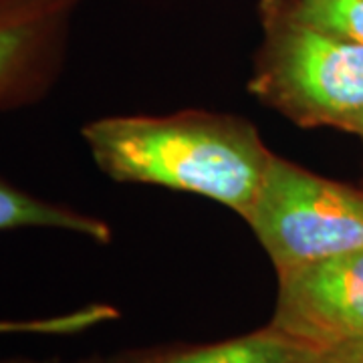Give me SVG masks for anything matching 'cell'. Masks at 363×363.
I'll return each instance as SVG.
<instances>
[{
    "label": "cell",
    "mask_w": 363,
    "mask_h": 363,
    "mask_svg": "<svg viewBox=\"0 0 363 363\" xmlns=\"http://www.w3.org/2000/svg\"><path fill=\"white\" fill-rule=\"evenodd\" d=\"M307 347L272 329L271 325L242 337L218 343L154 351L140 357H123V363H303Z\"/></svg>",
    "instance_id": "6"
},
{
    "label": "cell",
    "mask_w": 363,
    "mask_h": 363,
    "mask_svg": "<svg viewBox=\"0 0 363 363\" xmlns=\"http://www.w3.org/2000/svg\"><path fill=\"white\" fill-rule=\"evenodd\" d=\"M51 362H37V359H25V357H11V359H0V363H52Z\"/></svg>",
    "instance_id": "13"
},
{
    "label": "cell",
    "mask_w": 363,
    "mask_h": 363,
    "mask_svg": "<svg viewBox=\"0 0 363 363\" xmlns=\"http://www.w3.org/2000/svg\"><path fill=\"white\" fill-rule=\"evenodd\" d=\"M271 327L309 350L363 337V248L277 272Z\"/></svg>",
    "instance_id": "4"
},
{
    "label": "cell",
    "mask_w": 363,
    "mask_h": 363,
    "mask_svg": "<svg viewBox=\"0 0 363 363\" xmlns=\"http://www.w3.org/2000/svg\"><path fill=\"white\" fill-rule=\"evenodd\" d=\"M262 45L248 91L301 128L341 130L363 109V45L303 21L293 0L260 2Z\"/></svg>",
    "instance_id": "2"
},
{
    "label": "cell",
    "mask_w": 363,
    "mask_h": 363,
    "mask_svg": "<svg viewBox=\"0 0 363 363\" xmlns=\"http://www.w3.org/2000/svg\"><path fill=\"white\" fill-rule=\"evenodd\" d=\"M52 363H59L57 359ZM73 363H123V357H113V359H107V357H99V355H95V357H85V359H79V362Z\"/></svg>",
    "instance_id": "12"
},
{
    "label": "cell",
    "mask_w": 363,
    "mask_h": 363,
    "mask_svg": "<svg viewBox=\"0 0 363 363\" xmlns=\"http://www.w3.org/2000/svg\"><path fill=\"white\" fill-rule=\"evenodd\" d=\"M25 228H45L79 234L83 238L107 245L111 240V226L97 216L73 208L55 204L0 180V233Z\"/></svg>",
    "instance_id": "7"
},
{
    "label": "cell",
    "mask_w": 363,
    "mask_h": 363,
    "mask_svg": "<svg viewBox=\"0 0 363 363\" xmlns=\"http://www.w3.org/2000/svg\"><path fill=\"white\" fill-rule=\"evenodd\" d=\"M81 138L111 180L202 196L242 220L272 157L247 119L210 111L101 117Z\"/></svg>",
    "instance_id": "1"
},
{
    "label": "cell",
    "mask_w": 363,
    "mask_h": 363,
    "mask_svg": "<svg viewBox=\"0 0 363 363\" xmlns=\"http://www.w3.org/2000/svg\"><path fill=\"white\" fill-rule=\"evenodd\" d=\"M119 317L111 305L95 303L75 311L37 317V319H0V337L4 335H77L97 325L109 323Z\"/></svg>",
    "instance_id": "8"
},
{
    "label": "cell",
    "mask_w": 363,
    "mask_h": 363,
    "mask_svg": "<svg viewBox=\"0 0 363 363\" xmlns=\"http://www.w3.org/2000/svg\"><path fill=\"white\" fill-rule=\"evenodd\" d=\"M303 363H363V337L351 339L325 350H309Z\"/></svg>",
    "instance_id": "10"
},
{
    "label": "cell",
    "mask_w": 363,
    "mask_h": 363,
    "mask_svg": "<svg viewBox=\"0 0 363 363\" xmlns=\"http://www.w3.org/2000/svg\"><path fill=\"white\" fill-rule=\"evenodd\" d=\"M339 131H345V133H351V135H357L363 140V109L359 113L351 117L350 121H345V125Z\"/></svg>",
    "instance_id": "11"
},
{
    "label": "cell",
    "mask_w": 363,
    "mask_h": 363,
    "mask_svg": "<svg viewBox=\"0 0 363 363\" xmlns=\"http://www.w3.org/2000/svg\"><path fill=\"white\" fill-rule=\"evenodd\" d=\"M245 222L285 271L363 248V190L272 154Z\"/></svg>",
    "instance_id": "3"
},
{
    "label": "cell",
    "mask_w": 363,
    "mask_h": 363,
    "mask_svg": "<svg viewBox=\"0 0 363 363\" xmlns=\"http://www.w3.org/2000/svg\"><path fill=\"white\" fill-rule=\"evenodd\" d=\"M77 0H0V109L40 99L57 77Z\"/></svg>",
    "instance_id": "5"
},
{
    "label": "cell",
    "mask_w": 363,
    "mask_h": 363,
    "mask_svg": "<svg viewBox=\"0 0 363 363\" xmlns=\"http://www.w3.org/2000/svg\"><path fill=\"white\" fill-rule=\"evenodd\" d=\"M309 25L363 45V0H293Z\"/></svg>",
    "instance_id": "9"
}]
</instances>
